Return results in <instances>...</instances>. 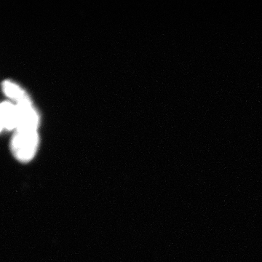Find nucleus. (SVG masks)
Instances as JSON below:
<instances>
[{
	"label": "nucleus",
	"instance_id": "f03ea898",
	"mask_svg": "<svg viewBox=\"0 0 262 262\" xmlns=\"http://www.w3.org/2000/svg\"><path fill=\"white\" fill-rule=\"evenodd\" d=\"M15 105L18 111V127L16 130H37L40 120L31 98H27L15 103Z\"/></svg>",
	"mask_w": 262,
	"mask_h": 262
},
{
	"label": "nucleus",
	"instance_id": "20e7f679",
	"mask_svg": "<svg viewBox=\"0 0 262 262\" xmlns=\"http://www.w3.org/2000/svg\"><path fill=\"white\" fill-rule=\"evenodd\" d=\"M2 91L7 98L12 102L18 103L30 98L28 94L19 84L10 80H4L2 83Z\"/></svg>",
	"mask_w": 262,
	"mask_h": 262
},
{
	"label": "nucleus",
	"instance_id": "f257e3e1",
	"mask_svg": "<svg viewBox=\"0 0 262 262\" xmlns=\"http://www.w3.org/2000/svg\"><path fill=\"white\" fill-rule=\"evenodd\" d=\"M39 145V136L37 130H15L10 143L12 155L22 163H29L34 159Z\"/></svg>",
	"mask_w": 262,
	"mask_h": 262
},
{
	"label": "nucleus",
	"instance_id": "7ed1b4c3",
	"mask_svg": "<svg viewBox=\"0 0 262 262\" xmlns=\"http://www.w3.org/2000/svg\"><path fill=\"white\" fill-rule=\"evenodd\" d=\"M0 120L4 130H16L18 127V111L15 103L8 101L0 103Z\"/></svg>",
	"mask_w": 262,
	"mask_h": 262
},
{
	"label": "nucleus",
	"instance_id": "39448f33",
	"mask_svg": "<svg viewBox=\"0 0 262 262\" xmlns=\"http://www.w3.org/2000/svg\"><path fill=\"white\" fill-rule=\"evenodd\" d=\"M4 130V128H3V125H2L1 120H0V134H1L2 131Z\"/></svg>",
	"mask_w": 262,
	"mask_h": 262
}]
</instances>
